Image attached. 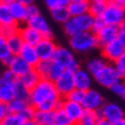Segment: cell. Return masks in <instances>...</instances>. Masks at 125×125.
Returning a JSON list of instances; mask_svg holds the SVG:
<instances>
[{
	"label": "cell",
	"instance_id": "obj_2",
	"mask_svg": "<svg viewBox=\"0 0 125 125\" xmlns=\"http://www.w3.org/2000/svg\"><path fill=\"white\" fill-rule=\"evenodd\" d=\"M69 46L70 49L79 54H85L98 48V40L95 33L90 31H82L69 37Z\"/></svg>",
	"mask_w": 125,
	"mask_h": 125
},
{
	"label": "cell",
	"instance_id": "obj_26",
	"mask_svg": "<svg viewBox=\"0 0 125 125\" xmlns=\"http://www.w3.org/2000/svg\"><path fill=\"white\" fill-rule=\"evenodd\" d=\"M13 86H14V98L28 101V99H29V91L30 90L19 78H16L13 82Z\"/></svg>",
	"mask_w": 125,
	"mask_h": 125
},
{
	"label": "cell",
	"instance_id": "obj_15",
	"mask_svg": "<svg viewBox=\"0 0 125 125\" xmlns=\"http://www.w3.org/2000/svg\"><path fill=\"white\" fill-rule=\"evenodd\" d=\"M92 82H93V77L86 69L79 67L76 71H73V84L76 88L87 91L92 87Z\"/></svg>",
	"mask_w": 125,
	"mask_h": 125
},
{
	"label": "cell",
	"instance_id": "obj_10",
	"mask_svg": "<svg viewBox=\"0 0 125 125\" xmlns=\"http://www.w3.org/2000/svg\"><path fill=\"white\" fill-rule=\"evenodd\" d=\"M61 108L63 109V111L67 114V116L69 117V119L71 121V123L73 125H76L80 121L84 110H85L84 107L82 106V103L75 102V101L68 100L65 98L62 99V106H61Z\"/></svg>",
	"mask_w": 125,
	"mask_h": 125
},
{
	"label": "cell",
	"instance_id": "obj_20",
	"mask_svg": "<svg viewBox=\"0 0 125 125\" xmlns=\"http://www.w3.org/2000/svg\"><path fill=\"white\" fill-rule=\"evenodd\" d=\"M90 0H78V1H69L67 5L70 16H77L88 13Z\"/></svg>",
	"mask_w": 125,
	"mask_h": 125
},
{
	"label": "cell",
	"instance_id": "obj_8",
	"mask_svg": "<svg viewBox=\"0 0 125 125\" xmlns=\"http://www.w3.org/2000/svg\"><path fill=\"white\" fill-rule=\"evenodd\" d=\"M54 86L56 88L57 93L60 94L61 98H65L70 91L75 88V84H73V72L64 70L61 73V76L53 82Z\"/></svg>",
	"mask_w": 125,
	"mask_h": 125
},
{
	"label": "cell",
	"instance_id": "obj_55",
	"mask_svg": "<svg viewBox=\"0 0 125 125\" xmlns=\"http://www.w3.org/2000/svg\"><path fill=\"white\" fill-rule=\"evenodd\" d=\"M111 125H125V124H124V122H123V121H117V122L111 123Z\"/></svg>",
	"mask_w": 125,
	"mask_h": 125
},
{
	"label": "cell",
	"instance_id": "obj_59",
	"mask_svg": "<svg viewBox=\"0 0 125 125\" xmlns=\"http://www.w3.org/2000/svg\"><path fill=\"white\" fill-rule=\"evenodd\" d=\"M70 1H78V0H70Z\"/></svg>",
	"mask_w": 125,
	"mask_h": 125
},
{
	"label": "cell",
	"instance_id": "obj_3",
	"mask_svg": "<svg viewBox=\"0 0 125 125\" xmlns=\"http://www.w3.org/2000/svg\"><path fill=\"white\" fill-rule=\"evenodd\" d=\"M92 23H93V16L90 13H86V14H82V15L70 16L68 21L64 22L62 25H63L64 33L68 37H70L77 32L90 31L92 28Z\"/></svg>",
	"mask_w": 125,
	"mask_h": 125
},
{
	"label": "cell",
	"instance_id": "obj_27",
	"mask_svg": "<svg viewBox=\"0 0 125 125\" xmlns=\"http://www.w3.org/2000/svg\"><path fill=\"white\" fill-rule=\"evenodd\" d=\"M11 57H13V54L8 48L6 38L0 34V63H2L4 65L7 67L9 61L11 60Z\"/></svg>",
	"mask_w": 125,
	"mask_h": 125
},
{
	"label": "cell",
	"instance_id": "obj_46",
	"mask_svg": "<svg viewBox=\"0 0 125 125\" xmlns=\"http://www.w3.org/2000/svg\"><path fill=\"white\" fill-rule=\"evenodd\" d=\"M8 114V108H7V103L0 101V122L4 119V117Z\"/></svg>",
	"mask_w": 125,
	"mask_h": 125
},
{
	"label": "cell",
	"instance_id": "obj_43",
	"mask_svg": "<svg viewBox=\"0 0 125 125\" xmlns=\"http://www.w3.org/2000/svg\"><path fill=\"white\" fill-rule=\"evenodd\" d=\"M45 1L46 7L48 9H53L56 7H63L69 4L70 0H44Z\"/></svg>",
	"mask_w": 125,
	"mask_h": 125
},
{
	"label": "cell",
	"instance_id": "obj_32",
	"mask_svg": "<svg viewBox=\"0 0 125 125\" xmlns=\"http://www.w3.org/2000/svg\"><path fill=\"white\" fill-rule=\"evenodd\" d=\"M107 2H100V1H90V7H88V13L93 17H99L102 16L103 11L106 9Z\"/></svg>",
	"mask_w": 125,
	"mask_h": 125
},
{
	"label": "cell",
	"instance_id": "obj_51",
	"mask_svg": "<svg viewBox=\"0 0 125 125\" xmlns=\"http://www.w3.org/2000/svg\"><path fill=\"white\" fill-rule=\"evenodd\" d=\"M19 2H21V4H23V5H30V4H33L34 2V0H17Z\"/></svg>",
	"mask_w": 125,
	"mask_h": 125
},
{
	"label": "cell",
	"instance_id": "obj_13",
	"mask_svg": "<svg viewBox=\"0 0 125 125\" xmlns=\"http://www.w3.org/2000/svg\"><path fill=\"white\" fill-rule=\"evenodd\" d=\"M125 49L117 39L101 46V55L107 62H114Z\"/></svg>",
	"mask_w": 125,
	"mask_h": 125
},
{
	"label": "cell",
	"instance_id": "obj_53",
	"mask_svg": "<svg viewBox=\"0 0 125 125\" xmlns=\"http://www.w3.org/2000/svg\"><path fill=\"white\" fill-rule=\"evenodd\" d=\"M118 28H119V30H124L125 31V19L122 21V23L119 24V27Z\"/></svg>",
	"mask_w": 125,
	"mask_h": 125
},
{
	"label": "cell",
	"instance_id": "obj_41",
	"mask_svg": "<svg viewBox=\"0 0 125 125\" xmlns=\"http://www.w3.org/2000/svg\"><path fill=\"white\" fill-rule=\"evenodd\" d=\"M98 119H99L98 111L88 110V109L84 110L83 116H82V118H80V121H84V122H96Z\"/></svg>",
	"mask_w": 125,
	"mask_h": 125
},
{
	"label": "cell",
	"instance_id": "obj_19",
	"mask_svg": "<svg viewBox=\"0 0 125 125\" xmlns=\"http://www.w3.org/2000/svg\"><path fill=\"white\" fill-rule=\"evenodd\" d=\"M8 7H9L11 17L14 19V21L19 25L22 23H25V5L21 4L17 0H15L11 4L8 5Z\"/></svg>",
	"mask_w": 125,
	"mask_h": 125
},
{
	"label": "cell",
	"instance_id": "obj_48",
	"mask_svg": "<svg viewBox=\"0 0 125 125\" xmlns=\"http://www.w3.org/2000/svg\"><path fill=\"white\" fill-rule=\"evenodd\" d=\"M96 125H111V123L104 119V118H99L96 121Z\"/></svg>",
	"mask_w": 125,
	"mask_h": 125
},
{
	"label": "cell",
	"instance_id": "obj_25",
	"mask_svg": "<svg viewBox=\"0 0 125 125\" xmlns=\"http://www.w3.org/2000/svg\"><path fill=\"white\" fill-rule=\"evenodd\" d=\"M49 11H51V17L56 23H60V24H63L64 22H67L68 19L70 17L67 6L53 8V9H49Z\"/></svg>",
	"mask_w": 125,
	"mask_h": 125
},
{
	"label": "cell",
	"instance_id": "obj_11",
	"mask_svg": "<svg viewBox=\"0 0 125 125\" xmlns=\"http://www.w3.org/2000/svg\"><path fill=\"white\" fill-rule=\"evenodd\" d=\"M25 23L28 25H30L31 28H33L34 30L38 31L39 33L42 34V38H53L54 37L53 30H52V28L49 25L48 21L42 14H38V15L31 17Z\"/></svg>",
	"mask_w": 125,
	"mask_h": 125
},
{
	"label": "cell",
	"instance_id": "obj_58",
	"mask_svg": "<svg viewBox=\"0 0 125 125\" xmlns=\"http://www.w3.org/2000/svg\"><path fill=\"white\" fill-rule=\"evenodd\" d=\"M122 121L124 122V124H125V114H124V116H123V118H122Z\"/></svg>",
	"mask_w": 125,
	"mask_h": 125
},
{
	"label": "cell",
	"instance_id": "obj_33",
	"mask_svg": "<svg viewBox=\"0 0 125 125\" xmlns=\"http://www.w3.org/2000/svg\"><path fill=\"white\" fill-rule=\"evenodd\" d=\"M22 116L15 113H8L4 117V119L0 122V125H22L23 123Z\"/></svg>",
	"mask_w": 125,
	"mask_h": 125
},
{
	"label": "cell",
	"instance_id": "obj_29",
	"mask_svg": "<svg viewBox=\"0 0 125 125\" xmlns=\"http://www.w3.org/2000/svg\"><path fill=\"white\" fill-rule=\"evenodd\" d=\"M65 69L62 67L61 64H59L57 62L51 60V64H49V70L47 73V79L54 82L55 79H57L61 76V73L64 71Z\"/></svg>",
	"mask_w": 125,
	"mask_h": 125
},
{
	"label": "cell",
	"instance_id": "obj_49",
	"mask_svg": "<svg viewBox=\"0 0 125 125\" xmlns=\"http://www.w3.org/2000/svg\"><path fill=\"white\" fill-rule=\"evenodd\" d=\"M76 125H96V122H84V121H79Z\"/></svg>",
	"mask_w": 125,
	"mask_h": 125
},
{
	"label": "cell",
	"instance_id": "obj_45",
	"mask_svg": "<svg viewBox=\"0 0 125 125\" xmlns=\"http://www.w3.org/2000/svg\"><path fill=\"white\" fill-rule=\"evenodd\" d=\"M16 79V77L14 76V73L9 70L8 68H6L2 72H0V80H5V82H14Z\"/></svg>",
	"mask_w": 125,
	"mask_h": 125
},
{
	"label": "cell",
	"instance_id": "obj_6",
	"mask_svg": "<svg viewBox=\"0 0 125 125\" xmlns=\"http://www.w3.org/2000/svg\"><path fill=\"white\" fill-rule=\"evenodd\" d=\"M93 79L100 86L106 87V88H110V86L113 84H115L118 80H121V78H119V75L116 71L114 65L106 63L96 73L93 75Z\"/></svg>",
	"mask_w": 125,
	"mask_h": 125
},
{
	"label": "cell",
	"instance_id": "obj_57",
	"mask_svg": "<svg viewBox=\"0 0 125 125\" xmlns=\"http://www.w3.org/2000/svg\"><path fill=\"white\" fill-rule=\"evenodd\" d=\"M121 98H122V99H123V100H124V102H125V93H124V94H123V95H122Z\"/></svg>",
	"mask_w": 125,
	"mask_h": 125
},
{
	"label": "cell",
	"instance_id": "obj_61",
	"mask_svg": "<svg viewBox=\"0 0 125 125\" xmlns=\"http://www.w3.org/2000/svg\"><path fill=\"white\" fill-rule=\"evenodd\" d=\"M52 125H53V124H52Z\"/></svg>",
	"mask_w": 125,
	"mask_h": 125
},
{
	"label": "cell",
	"instance_id": "obj_52",
	"mask_svg": "<svg viewBox=\"0 0 125 125\" xmlns=\"http://www.w3.org/2000/svg\"><path fill=\"white\" fill-rule=\"evenodd\" d=\"M113 1H115L117 5H119V6L125 8V0H113Z\"/></svg>",
	"mask_w": 125,
	"mask_h": 125
},
{
	"label": "cell",
	"instance_id": "obj_21",
	"mask_svg": "<svg viewBox=\"0 0 125 125\" xmlns=\"http://www.w3.org/2000/svg\"><path fill=\"white\" fill-rule=\"evenodd\" d=\"M54 111H46V110L36 109L33 115V121L38 125L54 124Z\"/></svg>",
	"mask_w": 125,
	"mask_h": 125
},
{
	"label": "cell",
	"instance_id": "obj_39",
	"mask_svg": "<svg viewBox=\"0 0 125 125\" xmlns=\"http://www.w3.org/2000/svg\"><path fill=\"white\" fill-rule=\"evenodd\" d=\"M110 91L113 92L115 95H118V96H122V95L125 93V82L123 79L118 80L115 84H113L109 88Z\"/></svg>",
	"mask_w": 125,
	"mask_h": 125
},
{
	"label": "cell",
	"instance_id": "obj_60",
	"mask_svg": "<svg viewBox=\"0 0 125 125\" xmlns=\"http://www.w3.org/2000/svg\"><path fill=\"white\" fill-rule=\"evenodd\" d=\"M53 125H56V124H53Z\"/></svg>",
	"mask_w": 125,
	"mask_h": 125
},
{
	"label": "cell",
	"instance_id": "obj_14",
	"mask_svg": "<svg viewBox=\"0 0 125 125\" xmlns=\"http://www.w3.org/2000/svg\"><path fill=\"white\" fill-rule=\"evenodd\" d=\"M118 31H119V28L118 27L109 25V24H106L103 28H101V29L95 33L99 47H101V46L106 45V44L113 42L115 39H117Z\"/></svg>",
	"mask_w": 125,
	"mask_h": 125
},
{
	"label": "cell",
	"instance_id": "obj_47",
	"mask_svg": "<svg viewBox=\"0 0 125 125\" xmlns=\"http://www.w3.org/2000/svg\"><path fill=\"white\" fill-rule=\"evenodd\" d=\"M117 40L121 42V45L124 47L125 49V31L124 30H119L117 34Z\"/></svg>",
	"mask_w": 125,
	"mask_h": 125
},
{
	"label": "cell",
	"instance_id": "obj_24",
	"mask_svg": "<svg viewBox=\"0 0 125 125\" xmlns=\"http://www.w3.org/2000/svg\"><path fill=\"white\" fill-rule=\"evenodd\" d=\"M6 42H7L8 48H9V51L11 52L13 55H17L20 52V49H21V47H22L23 44H24L19 32L11 34L8 38H6Z\"/></svg>",
	"mask_w": 125,
	"mask_h": 125
},
{
	"label": "cell",
	"instance_id": "obj_5",
	"mask_svg": "<svg viewBox=\"0 0 125 125\" xmlns=\"http://www.w3.org/2000/svg\"><path fill=\"white\" fill-rule=\"evenodd\" d=\"M106 24L119 27L122 21L125 19V8L117 5L113 0H108L106 5V9L101 16Z\"/></svg>",
	"mask_w": 125,
	"mask_h": 125
},
{
	"label": "cell",
	"instance_id": "obj_36",
	"mask_svg": "<svg viewBox=\"0 0 125 125\" xmlns=\"http://www.w3.org/2000/svg\"><path fill=\"white\" fill-rule=\"evenodd\" d=\"M49 64H51V60H39L38 63L33 67L36 69V71L39 73L40 78H47Z\"/></svg>",
	"mask_w": 125,
	"mask_h": 125
},
{
	"label": "cell",
	"instance_id": "obj_9",
	"mask_svg": "<svg viewBox=\"0 0 125 125\" xmlns=\"http://www.w3.org/2000/svg\"><path fill=\"white\" fill-rule=\"evenodd\" d=\"M106 102L104 101V98L103 95L101 94V92H99L98 90H94V88H90L85 91V95H84V99L82 101V106L84 107V109H88V110H99L102 104Z\"/></svg>",
	"mask_w": 125,
	"mask_h": 125
},
{
	"label": "cell",
	"instance_id": "obj_22",
	"mask_svg": "<svg viewBox=\"0 0 125 125\" xmlns=\"http://www.w3.org/2000/svg\"><path fill=\"white\" fill-rule=\"evenodd\" d=\"M14 99V86L11 82L0 80V101L8 103Z\"/></svg>",
	"mask_w": 125,
	"mask_h": 125
},
{
	"label": "cell",
	"instance_id": "obj_18",
	"mask_svg": "<svg viewBox=\"0 0 125 125\" xmlns=\"http://www.w3.org/2000/svg\"><path fill=\"white\" fill-rule=\"evenodd\" d=\"M17 55H20L32 68L39 62V56L37 54V51L34 48V46L29 45V44H23Z\"/></svg>",
	"mask_w": 125,
	"mask_h": 125
},
{
	"label": "cell",
	"instance_id": "obj_17",
	"mask_svg": "<svg viewBox=\"0 0 125 125\" xmlns=\"http://www.w3.org/2000/svg\"><path fill=\"white\" fill-rule=\"evenodd\" d=\"M19 33L24 44H29V45L32 46H34L42 38V34L39 33L38 31L34 30L33 28H31L30 25H28L27 23H25V25L19 28Z\"/></svg>",
	"mask_w": 125,
	"mask_h": 125
},
{
	"label": "cell",
	"instance_id": "obj_50",
	"mask_svg": "<svg viewBox=\"0 0 125 125\" xmlns=\"http://www.w3.org/2000/svg\"><path fill=\"white\" fill-rule=\"evenodd\" d=\"M22 125H38L33 119H25V121H23Z\"/></svg>",
	"mask_w": 125,
	"mask_h": 125
},
{
	"label": "cell",
	"instance_id": "obj_38",
	"mask_svg": "<svg viewBox=\"0 0 125 125\" xmlns=\"http://www.w3.org/2000/svg\"><path fill=\"white\" fill-rule=\"evenodd\" d=\"M84 95H85V91L83 90H79V88H73L72 91H70L67 94L65 99H68V100H71V101H75V102H79L82 103L84 99Z\"/></svg>",
	"mask_w": 125,
	"mask_h": 125
},
{
	"label": "cell",
	"instance_id": "obj_34",
	"mask_svg": "<svg viewBox=\"0 0 125 125\" xmlns=\"http://www.w3.org/2000/svg\"><path fill=\"white\" fill-rule=\"evenodd\" d=\"M114 67L116 69V71L119 75V78L123 80H125V51L113 62Z\"/></svg>",
	"mask_w": 125,
	"mask_h": 125
},
{
	"label": "cell",
	"instance_id": "obj_23",
	"mask_svg": "<svg viewBox=\"0 0 125 125\" xmlns=\"http://www.w3.org/2000/svg\"><path fill=\"white\" fill-rule=\"evenodd\" d=\"M21 82H22L25 86L30 90V88H32V87L36 85V84L38 83L39 80L42 79L40 78V76H39V73L37 71H36V69L34 68H31L29 71H27L23 76H21L19 78Z\"/></svg>",
	"mask_w": 125,
	"mask_h": 125
},
{
	"label": "cell",
	"instance_id": "obj_37",
	"mask_svg": "<svg viewBox=\"0 0 125 125\" xmlns=\"http://www.w3.org/2000/svg\"><path fill=\"white\" fill-rule=\"evenodd\" d=\"M19 28H20V25L17 23L0 25V34H1L2 37H5V38H8L11 34L17 33V32H19Z\"/></svg>",
	"mask_w": 125,
	"mask_h": 125
},
{
	"label": "cell",
	"instance_id": "obj_30",
	"mask_svg": "<svg viewBox=\"0 0 125 125\" xmlns=\"http://www.w3.org/2000/svg\"><path fill=\"white\" fill-rule=\"evenodd\" d=\"M13 23H16V22L11 17V14H10V11H9L8 5H5L0 2V25L13 24Z\"/></svg>",
	"mask_w": 125,
	"mask_h": 125
},
{
	"label": "cell",
	"instance_id": "obj_40",
	"mask_svg": "<svg viewBox=\"0 0 125 125\" xmlns=\"http://www.w3.org/2000/svg\"><path fill=\"white\" fill-rule=\"evenodd\" d=\"M38 14H40V9H39V7L34 2L25 6V22L28 20H30L31 17L38 15Z\"/></svg>",
	"mask_w": 125,
	"mask_h": 125
},
{
	"label": "cell",
	"instance_id": "obj_28",
	"mask_svg": "<svg viewBox=\"0 0 125 125\" xmlns=\"http://www.w3.org/2000/svg\"><path fill=\"white\" fill-rule=\"evenodd\" d=\"M106 63H107V61L104 60L103 57H93V59H90V60L86 62V68L85 69H86L87 71L92 75V77H93V75L96 73Z\"/></svg>",
	"mask_w": 125,
	"mask_h": 125
},
{
	"label": "cell",
	"instance_id": "obj_42",
	"mask_svg": "<svg viewBox=\"0 0 125 125\" xmlns=\"http://www.w3.org/2000/svg\"><path fill=\"white\" fill-rule=\"evenodd\" d=\"M34 110L36 108L32 107L30 103H28L27 106L23 108V110L20 113V115L22 116V118L25 121V119H33V115H34Z\"/></svg>",
	"mask_w": 125,
	"mask_h": 125
},
{
	"label": "cell",
	"instance_id": "obj_31",
	"mask_svg": "<svg viewBox=\"0 0 125 125\" xmlns=\"http://www.w3.org/2000/svg\"><path fill=\"white\" fill-rule=\"evenodd\" d=\"M28 101L21 100V99H11L10 101L7 103V108H8V113H15V114H20L23 110V108L28 104Z\"/></svg>",
	"mask_w": 125,
	"mask_h": 125
},
{
	"label": "cell",
	"instance_id": "obj_12",
	"mask_svg": "<svg viewBox=\"0 0 125 125\" xmlns=\"http://www.w3.org/2000/svg\"><path fill=\"white\" fill-rule=\"evenodd\" d=\"M56 44L53 38H42L36 45L34 48L37 51L39 60H52L54 51L56 48Z\"/></svg>",
	"mask_w": 125,
	"mask_h": 125
},
{
	"label": "cell",
	"instance_id": "obj_4",
	"mask_svg": "<svg viewBox=\"0 0 125 125\" xmlns=\"http://www.w3.org/2000/svg\"><path fill=\"white\" fill-rule=\"evenodd\" d=\"M52 60L61 64L65 70H69L72 72L76 71L80 67L78 60L73 55V52L64 46H56L53 56H52Z\"/></svg>",
	"mask_w": 125,
	"mask_h": 125
},
{
	"label": "cell",
	"instance_id": "obj_16",
	"mask_svg": "<svg viewBox=\"0 0 125 125\" xmlns=\"http://www.w3.org/2000/svg\"><path fill=\"white\" fill-rule=\"evenodd\" d=\"M7 68L14 73V76L16 78H20L27 71H29L32 67H30V65L28 64L20 55H13L11 60L9 61V63L7 65Z\"/></svg>",
	"mask_w": 125,
	"mask_h": 125
},
{
	"label": "cell",
	"instance_id": "obj_35",
	"mask_svg": "<svg viewBox=\"0 0 125 125\" xmlns=\"http://www.w3.org/2000/svg\"><path fill=\"white\" fill-rule=\"evenodd\" d=\"M54 124L56 125H73L71 123V121L69 119V117L67 116L63 109H56L54 111Z\"/></svg>",
	"mask_w": 125,
	"mask_h": 125
},
{
	"label": "cell",
	"instance_id": "obj_56",
	"mask_svg": "<svg viewBox=\"0 0 125 125\" xmlns=\"http://www.w3.org/2000/svg\"><path fill=\"white\" fill-rule=\"evenodd\" d=\"M90 1H100V2H107L108 0H90Z\"/></svg>",
	"mask_w": 125,
	"mask_h": 125
},
{
	"label": "cell",
	"instance_id": "obj_54",
	"mask_svg": "<svg viewBox=\"0 0 125 125\" xmlns=\"http://www.w3.org/2000/svg\"><path fill=\"white\" fill-rule=\"evenodd\" d=\"M13 1H15V0H0V2H1V4H5V5H9V4H11Z\"/></svg>",
	"mask_w": 125,
	"mask_h": 125
},
{
	"label": "cell",
	"instance_id": "obj_7",
	"mask_svg": "<svg viewBox=\"0 0 125 125\" xmlns=\"http://www.w3.org/2000/svg\"><path fill=\"white\" fill-rule=\"evenodd\" d=\"M98 111L99 118H104L110 123H114L117 121H122L124 116V110L119 104L114 102H104L102 107Z\"/></svg>",
	"mask_w": 125,
	"mask_h": 125
},
{
	"label": "cell",
	"instance_id": "obj_44",
	"mask_svg": "<svg viewBox=\"0 0 125 125\" xmlns=\"http://www.w3.org/2000/svg\"><path fill=\"white\" fill-rule=\"evenodd\" d=\"M106 25V23L103 21V19L101 16L99 17H93V23H92V28H91V31L93 33H96L101 28H103Z\"/></svg>",
	"mask_w": 125,
	"mask_h": 125
},
{
	"label": "cell",
	"instance_id": "obj_1",
	"mask_svg": "<svg viewBox=\"0 0 125 125\" xmlns=\"http://www.w3.org/2000/svg\"><path fill=\"white\" fill-rule=\"evenodd\" d=\"M60 98L61 96L57 93L53 82L47 78H42L32 88H30L28 102L32 107L37 108L39 104H42L45 101L57 100Z\"/></svg>",
	"mask_w": 125,
	"mask_h": 125
}]
</instances>
